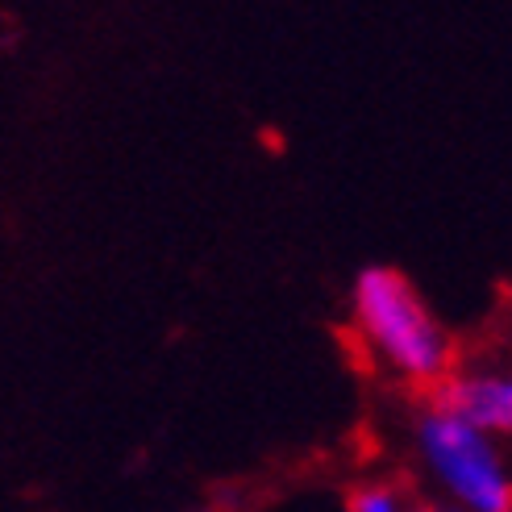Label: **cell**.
I'll return each mask as SVG.
<instances>
[{"instance_id": "obj_2", "label": "cell", "mask_w": 512, "mask_h": 512, "mask_svg": "<svg viewBox=\"0 0 512 512\" xmlns=\"http://www.w3.org/2000/svg\"><path fill=\"white\" fill-rule=\"evenodd\" d=\"M425 446H429V458L438 463V471L463 492L479 512H508V483H504V471L496 463L492 446L483 442V433L454 421V417H442L433 413L425 421Z\"/></svg>"}, {"instance_id": "obj_3", "label": "cell", "mask_w": 512, "mask_h": 512, "mask_svg": "<svg viewBox=\"0 0 512 512\" xmlns=\"http://www.w3.org/2000/svg\"><path fill=\"white\" fill-rule=\"evenodd\" d=\"M433 413L454 417L471 429H508L512 383L508 379H442L433 383Z\"/></svg>"}, {"instance_id": "obj_1", "label": "cell", "mask_w": 512, "mask_h": 512, "mask_svg": "<svg viewBox=\"0 0 512 512\" xmlns=\"http://www.w3.org/2000/svg\"><path fill=\"white\" fill-rule=\"evenodd\" d=\"M358 321L367 338L392 358V363L421 383H442L450 371V342L425 313L413 284L392 267H367L358 275Z\"/></svg>"}, {"instance_id": "obj_4", "label": "cell", "mask_w": 512, "mask_h": 512, "mask_svg": "<svg viewBox=\"0 0 512 512\" xmlns=\"http://www.w3.org/2000/svg\"><path fill=\"white\" fill-rule=\"evenodd\" d=\"M350 512H404L396 488H363L350 496Z\"/></svg>"}]
</instances>
